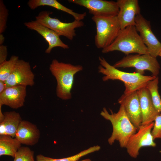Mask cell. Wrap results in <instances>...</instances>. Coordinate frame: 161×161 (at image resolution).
Listing matches in <instances>:
<instances>
[{
    "label": "cell",
    "mask_w": 161,
    "mask_h": 161,
    "mask_svg": "<svg viewBox=\"0 0 161 161\" xmlns=\"http://www.w3.org/2000/svg\"><path fill=\"white\" fill-rule=\"evenodd\" d=\"M99 60L100 65L98 66V71L104 75L103 80H117L122 81L125 86L124 94L131 93L145 87L148 82L157 77L144 75L136 72L129 73L122 71L110 65L102 57L99 56Z\"/></svg>",
    "instance_id": "obj_1"
},
{
    "label": "cell",
    "mask_w": 161,
    "mask_h": 161,
    "mask_svg": "<svg viewBox=\"0 0 161 161\" xmlns=\"http://www.w3.org/2000/svg\"><path fill=\"white\" fill-rule=\"evenodd\" d=\"M110 110V113L104 108L100 113L105 119L110 121L112 126V133L108 142L112 145L117 140L121 147L126 148L129 138L137 129L130 121L122 105H120L117 113Z\"/></svg>",
    "instance_id": "obj_2"
},
{
    "label": "cell",
    "mask_w": 161,
    "mask_h": 161,
    "mask_svg": "<svg viewBox=\"0 0 161 161\" xmlns=\"http://www.w3.org/2000/svg\"><path fill=\"white\" fill-rule=\"evenodd\" d=\"M49 69L57 81V96L63 100L71 99L74 76L83 70V66L60 62L54 59L50 64Z\"/></svg>",
    "instance_id": "obj_3"
},
{
    "label": "cell",
    "mask_w": 161,
    "mask_h": 161,
    "mask_svg": "<svg viewBox=\"0 0 161 161\" xmlns=\"http://www.w3.org/2000/svg\"><path fill=\"white\" fill-rule=\"evenodd\" d=\"M137 32L134 26L121 30L114 41L109 46L103 49L102 52L106 53L117 51L126 55L133 53L149 54L147 47Z\"/></svg>",
    "instance_id": "obj_4"
},
{
    "label": "cell",
    "mask_w": 161,
    "mask_h": 161,
    "mask_svg": "<svg viewBox=\"0 0 161 161\" xmlns=\"http://www.w3.org/2000/svg\"><path fill=\"white\" fill-rule=\"evenodd\" d=\"M92 19L96 26L95 43L96 47L102 49L111 45L118 36L121 28L117 16H93Z\"/></svg>",
    "instance_id": "obj_5"
},
{
    "label": "cell",
    "mask_w": 161,
    "mask_h": 161,
    "mask_svg": "<svg viewBox=\"0 0 161 161\" xmlns=\"http://www.w3.org/2000/svg\"><path fill=\"white\" fill-rule=\"evenodd\" d=\"M113 66L117 68L133 67L136 72L143 75L145 70H148L151 73L152 75L156 77L159 74L160 68L156 58L149 54L127 55Z\"/></svg>",
    "instance_id": "obj_6"
},
{
    "label": "cell",
    "mask_w": 161,
    "mask_h": 161,
    "mask_svg": "<svg viewBox=\"0 0 161 161\" xmlns=\"http://www.w3.org/2000/svg\"><path fill=\"white\" fill-rule=\"evenodd\" d=\"M52 13L49 11H42L35 16V20L53 30L60 36H64L72 40L76 35L75 29L84 25L82 21L75 20L71 22H62L58 18L51 17Z\"/></svg>",
    "instance_id": "obj_7"
},
{
    "label": "cell",
    "mask_w": 161,
    "mask_h": 161,
    "mask_svg": "<svg viewBox=\"0 0 161 161\" xmlns=\"http://www.w3.org/2000/svg\"><path fill=\"white\" fill-rule=\"evenodd\" d=\"M154 122L145 125H141L137 132L129 138L126 148L129 155L136 158L140 149L143 147H154L156 144L151 133Z\"/></svg>",
    "instance_id": "obj_8"
},
{
    "label": "cell",
    "mask_w": 161,
    "mask_h": 161,
    "mask_svg": "<svg viewBox=\"0 0 161 161\" xmlns=\"http://www.w3.org/2000/svg\"><path fill=\"white\" fill-rule=\"evenodd\" d=\"M68 1L88 9L93 16L110 17L117 16L119 9L117 1L103 0H69Z\"/></svg>",
    "instance_id": "obj_9"
},
{
    "label": "cell",
    "mask_w": 161,
    "mask_h": 161,
    "mask_svg": "<svg viewBox=\"0 0 161 161\" xmlns=\"http://www.w3.org/2000/svg\"><path fill=\"white\" fill-rule=\"evenodd\" d=\"M135 22V28L147 47L148 54L156 58L161 50V43L152 31L150 22L140 14L136 16Z\"/></svg>",
    "instance_id": "obj_10"
},
{
    "label": "cell",
    "mask_w": 161,
    "mask_h": 161,
    "mask_svg": "<svg viewBox=\"0 0 161 161\" xmlns=\"http://www.w3.org/2000/svg\"><path fill=\"white\" fill-rule=\"evenodd\" d=\"M34 79L35 75L29 63L19 59L5 82L7 88L16 86H32L35 83Z\"/></svg>",
    "instance_id": "obj_11"
},
{
    "label": "cell",
    "mask_w": 161,
    "mask_h": 161,
    "mask_svg": "<svg viewBox=\"0 0 161 161\" xmlns=\"http://www.w3.org/2000/svg\"><path fill=\"white\" fill-rule=\"evenodd\" d=\"M118 103L123 106L130 121L138 130L141 125L142 118L137 91L124 94L118 100Z\"/></svg>",
    "instance_id": "obj_12"
},
{
    "label": "cell",
    "mask_w": 161,
    "mask_h": 161,
    "mask_svg": "<svg viewBox=\"0 0 161 161\" xmlns=\"http://www.w3.org/2000/svg\"><path fill=\"white\" fill-rule=\"evenodd\" d=\"M119 10L117 16L121 30L135 25L136 16L140 14L138 0H117Z\"/></svg>",
    "instance_id": "obj_13"
},
{
    "label": "cell",
    "mask_w": 161,
    "mask_h": 161,
    "mask_svg": "<svg viewBox=\"0 0 161 161\" xmlns=\"http://www.w3.org/2000/svg\"><path fill=\"white\" fill-rule=\"evenodd\" d=\"M24 25L28 28L37 32L48 43V46L45 52L49 54L52 49L56 47H60L64 49L69 48V46L64 43L60 36L52 30L43 25L36 20L31 21L24 23Z\"/></svg>",
    "instance_id": "obj_14"
},
{
    "label": "cell",
    "mask_w": 161,
    "mask_h": 161,
    "mask_svg": "<svg viewBox=\"0 0 161 161\" xmlns=\"http://www.w3.org/2000/svg\"><path fill=\"white\" fill-rule=\"evenodd\" d=\"M26 87L16 86L7 88L0 94V104L15 109L23 106L27 95Z\"/></svg>",
    "instance_id": "obj_15"
},
{
    "label": "cell",
    "mask_w": 161,
    "mask_h": 161,
    "mask_svg": "<svg viewBox=\"0 0 161 161\" xmlns=\"http://www.w3.org/2000/svg\"><path fill=\"white\" fill-rule=\"evenodd\" d=\"M40 136V130L35 125L28 121L22 120L15 137L21 144L32 146L38 143Z\"/></svg>",
    "instance_id": "obj_16"
},
{
    "label": "cell",
    "mask_w": 161,
    "mask_h": 161,
    "mask_svg": "<svg viewBox=\"0 0 161 161\" xmlns=\"http://www.w3.org/2000/svg\"><path fill=\"white\" fill-rule=\"evenodd\" d=\"M137 92L142 115L141 125L148 124L153 122L157 116L160 113L155 108L149 91L145 86L140 89Z\"/></svg>",
    "instance_id": "obj_17"
},
{
    "label": "cell",
    "mask_w": 161,
    "mask_h": 161,
    "mask_svg": "<svg viewBox=\"0 0 161 161\" xmlns=\"http://www.w3.org/2000/svg\"><path fill=\"white\" fill-rule=\"evenodd\" d=\"M27 4L31 10H35L41 6H48L54 7L72 16L75 20L82 21L86 16V12L79 13L75 12L70 9L63 5L56 0H30L27 2Z\"/></svg>",
    "instance_id": "obj_18"
},
{
    "label": "cell",
    "mask_w": 161,
    "mask_h": 161,
    "mask_svg": "<svg viewBox=\"0 0 161 161\" xmlns=\"http://www.w3.org/2000/svg\"><path fill=\"white\" fill-rule=\"evenodd\" d=\"M21 144L15 137L7 135H0V156L8 155L14 158Z\"/></svg>",
    "instance_id": "obj_19"
},
{
    "label": "cell",
    "mask_w": 161,
    "mask_h": 161,
    "mask_svg": "<svg viewBox=\"0 0 161 161\" xmlns=\"http://www.w3.org/2000/svg\"><path fill=\"white\" fill-rule=\"evenodd\" d=\"M4 114V118L1 123L5 126L6 135L14 137L18 126L22 120L21 116L15 111L6 112Z\"/></svg>",
    "instance_id": "obj_20"
},
{
    "label": "cell",
    "mask_w": 161,
    "mask_h": 161,
    "mask_svg": "<svg viewBox=\"0 0 161 161\" xmlns=\"http://www.w3.org/2000/svg\"><path fill=\"white\" fill-rule=\"evenodd\" d=\"M100 146L97 145L91 147L73 156L61 159H55L39 154L36 156V161H77L81 157L89 154L99 151Z\"/></svg>",
    "instance_id": "obj_21"
},
{
    "label": "cell",
    "mask_w": 161,
    "mask_h": 161,
    "mask_svg": "<svg viewBox=\"0 0 161 161\" xmlns=\"http://www.w3.org/2000/svg\"><path fill=\"white\" fill-rule=\"evenodd\" d=\"M159 78L157 77L148 82L145 87L148 90L153 105L158 112L161 113V98L158 92Z\"/></svg>",
    "instance_id": "obj_22"
},
{
    "label": "cell",
    "mask_w": 161,
    "mask_h": 161,
    "mask_svg": "<svg viewBox=\"0 0 161 161\" xmlns=\"http://www.w3.org/2000/svg\"><path fill=\"white\" fill-rule=\"evenodd\" d=\"M16 55H12L8 61L0 64V80L5 81L12 72L19 60Z\"/></svg>",
    "instance_id": "obj_23"
},
{
    "label": "cell",
    "mask_w": 161,
    "mask_h": 161,
    "mask_svg": "<svg viewBox=\"0 0 161 161\" xmlns=\"http://www.w3.org/2000/svg\"><path fill=\"white\" fill-rule=\"evenodd\" d=\"M34 152L29 147H21L16 154L13 161H35Z\"/></svg>",
    "instance_id": "obj_24"
},
{
    "label": "cell",
    "mask_w": 161,
    "mask_h": 161,
    "mask_svg": "<svg viewBox=\"0 0 161 161\" xmlns=\"http://www.w3.org/2000/svg\"><path fill=\"white\" fill-rule=\"evenodd\" d=\"M8 10L2 0H0V34H2L7 28Z\"/></svg>",
    "instance_id": "obj_25"
},
{
    "label": "cell",
    "mask_w": 161,
    "mask_h": 161,
    "mask_svg": "<svg viewBox=\"0 0 161 161\" xmlns=\"http://www.w3.org/2000/svg\"><path fill=\"white\" fill-rule=\"evenodd\" d=\"M154 124L151 131L152 135L154 140L156 138L161 139V113L156 117Z\"/></svg>",
    "instance_id": "obj_26"
},
{
    "label": "cell",
    "mask_w": 161,
    "mask_h": 161,
    "mask_svg": "<svg viewBox=\"0 0 161 161\" xmlns=\"http://www.w3.org/2000/svg\"><path fill=\"white\" fill-rule=\"evenodd\" d=\"M7 46L4 45H0V64L7 61Z\"/></svg>",
    "instance_id": "obj_27"
},
{
    "label": "cell",
    "mask_w": 161,
    "mask_h": 161,
    "mask_svg": "<svg viewBox=\"0 0 161 161\" xmlns=\"http://www.w3.org/2000/svg\"><path fill=\"white\" fill-rule=\"evenodd\" d=\"M7 88L4 81L0 80V94L3 92Z\"/></svg>",
    "instance_id": "obj_28"
},
{
    "label": "cell",
    "mask_w": 161,
    "mask_h": 161,
    "mask_svg": "<svg viewBox=\"0 0 161 161\" xmlns=\"http://www.w3.org/2000/svg\"><path fill=\"white\" fill-rule=\"evenodd\" d=\"M2 105L0 104V123L2 122L4 118V114L2 112L1 110V106Z\"/></svg>",
    "instance_id": "obj_29"
},
{
    "label": "cell",
    "mask_w": 161,
    "mask_h": 161,
    "mask_svg": "<svg viewBox=\"0 0 161 161\" xmlns=\"http://www.w3.org/2000/svg\"><path fill=\"white\" fill-rule=\"evenodd\" d=\"M5 40L4 37L2 34H0V45H3Z\"/></svg>",
    "instance_id": "obj_30"
},
{
    "label": "cell",
    "mask_w": 161,
    "mask_h": 161,
    "mask_svg": "<svg viewBox=\"0 0 161 161\" xmlns=\"http://www.w3.org/2000/svg\"><path fill=\"white\" fill-rule=\"evenodd\" d=\"M92 161L91 160L89 159H85L81 161Z\"/></svg>",
    "instance_id": "obj_31"
},
{
    "label": "cell",
    "mask_w": 161,
    "mask_h": 161,
    "mask_svg": "<svg viewBox=\"0 0 161 161\" xmlns=\"http://www.w3.org/2000/svg\"><path fill=\"white\" fill-rule=\"evenodd\" d=\"M158 56L161 57V50L159 53Z\"/></svg>",
    "instance_id": "obj_32"
}]
</instances>
